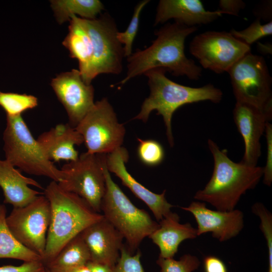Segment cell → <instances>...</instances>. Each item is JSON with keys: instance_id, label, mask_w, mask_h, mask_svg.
Instances as JSON below:
<instances>
[{"instance_id": "obj_28", "label": "cell", "mask_w": 272, "mask_h": 272, "mask_svg": "<svg viewBox=\"0 0 272 272\" xmlns=\"http://www.w3.org/2000/svg\"><path fill=\"white\" fill-rule=\"evenodd\" d=\"M149 2V0H143L138 3L126 30L124 32L118 31L117 33V39L122 45H124V57H127L132 53V44L138 31L141 14Z\"/></svg>"}, {"instance_id": "obj_24", "label": "cell", "mask_w": 272, "mask_h": 272, "mask_svg": "<svg viewBox=\"0 0 272 272\" xmlns=\"http://www.w3.org/2000/svg\"><path fill=\"white\" fill-rule=\"evenodd\" d=\"M6 206L0 203V258L42 261L39 255L24 246L13 235L6 222Z\"/></svg>"}, {"instance_id": "obj_15", "label": "cell", "mask_w": 272, "mask_h": 272, "mask_svg": "<svg viewBox=\"0 0 272 272\" xmlns=\"http://www.w3.org/2000/svg\"><path fill=\"white\" fill-rule=\"evenodd\" d=\"M181 208L194 216L197 224V236L211 232L214 238L223 242L236 236L244 226L243 214L238 210H212L205 202L198 201Z\"/></svg>"}, {"instance_id": "obj_6", "label": "cell", "mask_w": 272, "mask_h": 272, "mask_svg": "<svg viewBox=\"0 0 272 272\" xmlns=\"http://www.w3.org/2000/svg\"><path fill=\"white\" fill-rule=\"evenodd\" d=\"M3 133L6 160L31 175L48 177L57 183L62 173L49 160L32 134L22 115L7 116Z\"/></svg>"}, {"instance_id": "obj_26", "label": "cell", "mask_w": 272, "mask_h": 272, "mask_svg": "<svg viewBox=\"0 0 272 272\" xmlns=\"http://www.w3.org/2000/svg\"><path fill=\"white\" fill-rule=\"evenodd\" d=\"M38 99L34 96L0 91V106L8 116L21 115L28 109L38 105Z\"/></svg>"}, {"instance_id": "obj_4", "label": "cell", "mask_w": 272, "mask_h": 272, "mask_svg": "<svg viewBox=\"0 0 272 272\" xmlns=\"http://www.w3.org/2000/svg\"><path fill=\"white\" fill-rule=\"evenodd\" d=\"M161 68L154 69L144 75L148 79L150 89L149 96L143 102L140 112L133 119L147 121L151 112L157 111L162 116L166 133L171 147L174 146L171 121L175 111L182 106L203 101L219 103L222 99V91L212 84L193 88L175 83L165 75Z\"/></svg>"}, {"instance_id": "obj_9", "label": "cell", "mask_w": 272, "mask_h": 272, "mask_svg": "<svg viewBox=\"0 0 272 272\" xmlns=\"http://www.w3.org/2000/svg\"><path fill=\"white\" fill-rule=\"evenodd\" d=\"M75 128L82 136L87 152L93 154H107L121 147L125 133L106 98L94 103Z\"/></svg>"}, {"instance_id": "obj_39", "label": "cell", "mask_w": 272, "mask_h": 272, "mask_svg": "<svg viewBox=\"0 0 272 272\" xmlns=\"http://www.w3.org/2000/svg\"><path fill=\"white\" fill-rule=\"evenodd\" d=\"M58 272H91V271L89 267L86 265H85L64 270L59 271Z\"/></svg>"}, {"instance_id": "obj_29", "label": "cell", "mask_w": 272, "mask_h": 272, "mask_svg": "<svg viewBox=\"0 0 272 272\" xmlns=\"http://www.w3.org/2000/svg\"><path fill=\"white\" fill-rule=\"evenodd\" d=\"M234 37L250 46L263 37L272 34V21L261 24L256 18L247 28L242 30L232 29L229 32Z\"/></svg>"}, {"instance_id": "obj_22", "label": "cell", "mask_w": 272, "mask_h": 272, "mask_svg": "<svg viewBox=\"0 0 272 272\" xmlns=\"http://www.w3.org/2000/svg\"><path fill=\"white\" fill-rule=\"evenodd\" d=\"M62 44L69 50L70 57L78 60L79 71L84 81L89 70L91 55L89 36L81 18L71 17L69 33Z\"/></svg>"}, {"instance_id": "obj_18", "label": "cell", "mask_w": 272, "mask_h": 272, "mask_svg": "<svg viewBox=\"0 0 272 272\" xmlns=\"http://www.w3.org/2000/svg\"><path fill=\"white\" fill-rule=\"evenodd\" d=\"M224 14L220 10H206L199 0H161L156 11L154 25L170 19L188 27L209 24Z\"/></svg>"}, {"instance_id": "obj_5", "label": "cell", "mask_w": 272, "mask_h": 272, "mask_svg": "<svg viewBox=\"0 0 272 272\" xmlns=\"http://www.w3.org/2000/svg\"><path fill=\"white\" fill-rule=\"evenodd\" d=\"M103 168L106 186L101 212L125 239L126 248L132 254L143 240L158 228L159 224L145 210L136 207L114 182L106 167V155Z\"/></svg>"}, {"instance_id": "obj_12", "label": "cell", "mask_w": 272, "mask_h": 272, "mask_svg": "<svg viewBox=\"0 0 272 272\" xmlns=\"http://www.w3.org/2000/svg\"><path fill=\"white\" fill-rule=\"evenodd\" d=\"M50 218L48 200L45 196L38 195L25 206L14 208L6 217V222L15 237L42 258Z\"/></svg>"}, {"instance_id": "obj_32", "label": "cell", "mask_w": 272, "mask_h": 272, "mask_svg": "<svg viewBox=\"0 0 272 272\" xmlns=\"http://www.w3.org/2000/svg\"><path fill=\"white\" fill-rule=\"evenodd\" d=\"M264 132L267 144V152L265 166L263 167V182L268 186L272 182V125L267 122Z\"/></svg>"}, {"instance_id": "obj_38", "label": "cell", "mask_w": 272, "mask_h": 272, "mask_svg": "<svg viewBox=\"0 0 272 272\" xmlns=\"http://www.w3.org/2000/svg\"><path fill=\"white\" fill-rule=\"evenodd\" d=\"M257 46V49L260 53L271 54V45L269 43L262 44L258 42Z\"/></svg>"}, {"instance_id": "obj_34", "label": "cell", "mask_w": 272, "mask_h": 272, "mask_svg": "<svg viewBox=\"0 0 272 272\" xmlns=\"http://www.w3.org/2000/svg\"><path fill=\"white\" fill-rule=\"evenodd\" d=\"M245 3L241 0H221L219 2L220 10L224 14L238 16L241 10L244 9Z\"/></svg>"}, {"instance_id": "obj_30", "label": "cell", "mask_w": 272, "mask_h": 272, "mask_svg": "<svg viewBox=\"0 0 272 272\" xmlns=\"http://www.w3.org/2000/svg\"><path fill=\"white\" fill-rule=\"evenodd\" d=\"M156 263L160 267V272H192L198 268L200 262L196 256L186 254L178 260L159 256Z\"/></svg>"}, {"instance_id": "obj_20", "label": "cell", "mask_w": 272, "mask_h": 272, "mask_svg": "<svg viewBox=\"0 0 272 272\" xmlns=\"http://www.w3.org/2000/svg\"><path fill=\"white\" fill-rule=\"evenodd\" d=\"M30 185L43 189L38 182L22 175L7 160L0 159V187L5 203L20 208L30 203L42 193L30 188Z\"/></svg>"}, {"instance_id": "obj_2", "label": "cell", "mask_w": 272, "mask_h": 272, "mask_svg": "<svg viewBox=\"0 0 272 272\" xmlns=\"http://www.w3.org/2000/svg\"><path fill=\"white\" fill-rule=\"evenodd\" d=\"M48 200L51 218L46 247L42 261L47 265L63 247L85 229L103 218L82 197L62 189L51 181L44 189Z\"/></svg>"}, {"instance_id": "obj_3", "label": "cell", "mask_w": 272, "mask_h": 272, "mask_svg": "<svg viewBox=\"0 0 272 272\" xmlns=\"http://www.w3.org/2000/svg\"><path fill=\"white\" fill-rule=\"evenodd\" d=\"M208 144L214 159L213 171L194 198L210 203L217 210L232 211L241 196L257 185L263 176V167L234 162L228 157L226 149L220 150L211 139Z\"/></svg>"}, {"instance_id": "obj_16", "label": "cell", "mask_w": 272, "mask_h": 272, "mask_svg": "<svg viewBox=\"0 0 272 272\" xmlns=\"http://www.w3.org/2000/svg\"><path fill=\"white\" fill-rule=\"evenodd\" d=\"M129 155L127 150L120 147L106 154V165L108 170L116 175L123 185L128 188L139 199L144 202L153 213L156 219L160 221L171 213L174 206L166 199V190L161 194L155 193L137 181L126 170Z\"/></svg>"}, {"instance_id": "obj_8", "label": "cell", "mask_w": 272, "mask_h": 272, "mask_svg": "<svg viewBox=\"0 0 272 272\" xmlns=\"http://www.w3.org/2000/svg\"><path fill=\"white\" fill-rule=\"evenodd\" d=\"M82 20L89 36L91 55L89 72L84 81L90 85L100 74H120L124 51L117 39L118 31L113 19L105 14L99 18Z\"/></svg>"}, {"instance_id": "obj_23", "label": "cell", "mask_w": 272, "mask_h": 272, "mask_svg": "<svg viewBox=\"0 0 272 272\" xmlns=\"http://www.w3.org/2000/svg\"><path fill=\"white\" fill-rule=\"evenodd\" d=\"M90 261L89 250L80 234L71 240L45 266L51 272H58L85 265Z\"/></svg>"}, {"instance_id": "obj_37", "label": "cell", "mask_w": 272, "mask_h": 272, "mask_svg": "<svg viewBox=\"0 0 272 272\" xmlns=\"http://www.w3.org/2000/svg\"><path fill=\"white\" fill-rule=\"evenodd\" d=\"M86 265L91 272H114V268L109 266L91 261H89Z\"/></svg>"}, {"instance_id": "obj_19", "label": "cell", "mask_w": 272, "mask_h": 272, "mask_svg": "<svg viewBox=\"0 0 272 272\" xmlns=\"http://www.w3.org/2000/svg\"><path fill=\"white\" fill-rule=\"evenodd\" d=\"M51 161L76 160L79 155L76 145L84 143L82 136L69 123L58 124L41 134L37 139Z\"/></svg>"}, {"instance_id": "obj_21", "label": "cell", "mask_w": 272, "mask_h": 272, "mask_svg": "<svg viewBox=\"0 0 272 272\" xmlns=\"http://www.w3.org/2000/svg\"><path fill=\"white\" fill-rule=\"evenodd\" d=\"M159 224L149 237L158 246L159 256L163 258H173L182 242L197 236L196 229L188 223H179V217L174 213L163 218Z\"/></svg>"}, {"instance_id": "obj_27", "label": "cell", "mask_w": 272, "mask_h": 272, "mask_svg": "<svg viewBox=\"0 0 272 272\" xmlns=\"http://www.w3.org/2000/svg\"><path fill=\"white\" fill-rule=\"evenodd\" d=\"M137 139L139 142L137 154L143 164L149 166H156L163 162L165 151L160 143L152 139Z\"/></svg>"}, {"instance_id": "obj_40", "label": "cell", "mask_w": 272, "mask_h": 272, "mask_svg": "<svg viewBox=\"0 0 272 272\" xmlns=\"http://www.w3.org/2000/svg\"><path fill=\"white\" fill-rule=\"evenodd\" d=\"M46 272H51V271L46 268Z\"/></svg>"}, {"instance_id": "obj_33", "label": "cell", "mask_w": 272, "mask_h": 272, "mask_svg": "<svg viewBox=\"0 0 272 272\" xmlns=\"http://www.w3.org/2000/svg\"><path fill=\"white\" fill-rule=\"evenodd\" d=\"M46 267L42 261L24 262L20 265L0 266V272H46Z\"/></svg>"}, {"instance_id": "obj_11", "label": "cell", "mask_w": 272, "mask_h": 272, "mask_svg": "<svg viewBox=\"0 0 272 272\" xmlns=\"http://www.w3.org/2000/svg\"><path fill=\"white\" fill-rule=\"evenodd\" d=\"M189 51L202 67L221 74L250 52L251 47L230 32L209 31L194 36Z\"/></svg>"}, {"instance_id": "obj_17", "label": "cell", "mask_w": 272, "mask_h": 272, "mask_svg": "<svg viewBox=\"0 0 272 272\" xmlns=\"http://www.w3.org/2000/svg\"><path fill=\"white\" fill-rule=\"evenodd\" d=\"M80 234L89 250L91 261L114 268L123 246L121 234L103 216Z\"/></svg>"}, {"instance_id": "obj_14", "label": "cell", "mask_w": 272, "mask_h": 272, "mask_svg": "<svg viewBox=\"0 0 272 272\" xmlns=\"http://www.w3.org/2000/svg\"><path fill=\"white\" fill-rule=\"evenodd\" d=\"M233 119L243 138L245 151L241 162L256 166L261 155L260 140L272 114L252 105L236 102L233 111Z\"/></svg>"}, {"instance_id": "obj_35", "label": "cell", "mask_w": 272, "mask_h": 272, "mask_svg": "<svg viewBox=\"0 0 272 272\" xmlns=\"http://www.w3.org/2000/svg\"><path fill=\"white\" fill-rule=\"evenodd\" d=\"M203 267L205 272H228L224 261L214 255H208L204 258Z\"/></svg>"}, {"instance_id": "obj_13", "label": "cell", "mask_w": 272, "mask_h": 272, "mask_svg": "<svg viewBox=\"0 0 272 272\" xmlns=\"http://www.w3.org/2000/svg\"><path fill=\"white\" fill-rule=\"evenodd\" d=\"M67 113L69 124L75 127L94 104V89L87 84L79 70L64 72L50 84Z\"/></svg>"}, {"instance_id": "obj_36", "label": "cell", "mask_w": 272, "mask_h": 272, "mask_svg": "<svg viewBox=\"0 0 272 272\" xmlns=\"http://www.w3.org/2000/svg\"><path fill=\"white\" fill-rule=\"evenodd\" d=\"M254 14L257 18L263 19L265 20H271V1H265L257 7L254 10Z\"/></svg>"}, {"instance_id": "obj_25", "label": "cell", "mask_w": 272, "mask_h": 272, "mask_svg": "<svg viewBox=\"0 0 272 272\" xmlns=\"http://www.w3.org/2000/svg\"><path fill=\"white\" fill-rule=\"evenodd\" d=\"M51 6L58 23L70 21L72 16L78 15L81 18L95 19L104 10V5L98 0L51 1Z\"/></svg>"}, {"instance_id": "obj_10", "label": "cell", "mask_w": 272, "mask_h": 272, "mask_svg": "<svg viewBox=\"0 0 272 272\" xmlns=\"http://www.w3.org/2000/svg\"><path fill=\"white\" fill-rule=\"evenodd\" d=\"M105 155L87 152L81 154L76 160L61 167L62 179L58 183L64 190L83 198L99 213L106 186L103 168Z\"/></svg>"}, {"instance_id": "obj_31", "label": "cell", "mask_w": 272, "mask_h": 272, "mask_svg": "<svg viewBox=\"0 0 272 272\" xmlns=\"http://www.w3.org/2000/svg\"><path fill=\"white\" fill-rule=\"evenodd\" d=\"M141 257V253L139 250L134 255H132L123 245L114 272H144Z\"/></svg>"}, {"instance_id": "obj_7", "label": "cell", "mask_w": 272, "mask_h": 272, "mask_svg": "<svg viewBox=\"0 0 272 272\" xmlns=\"http://www.w3.org/2000/svg\"><path fill=\"white\" fill-rule=\"evenodd\" d=\"M227 72L236 102L272 114V79L262 56L249 52Z\"/></svg>"}, {"instance_id": "obj_1", "label": "cell", "mask_w": 272, "mask_h": 272, "mask_svg": "<svg viewBox=\"0 0 272 272\" xmlns=\"http://www.w3.org/2000/svg\"><path fill=\"white\" fill-rule=\"evenodd\" d=\"M196 30V27H188L177 22L166 24L156 31L157 38L149 47L137 50L127 57L126 75L119 84L123 85L157 68L163 69L173 76L198 80L201 76L202 68L184 52L186 37Z\"/></svg>"}]
</instances>
